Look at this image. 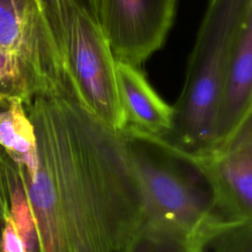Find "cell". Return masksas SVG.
Returning a JSON list of instances; mask_svg holds the SVG:
<instances>
[{
  "mask_svg": "<svg viewBox=\"0 0 252 252\" xmlns=\"http://www.w3.org/2000/svg\"><path fill=\"white\" fill-rule=\"evenodd\" d=\"M0 147L29 174L36 168V139L33 125L21 100L13 99L0 111Z\"/></svg>",
  "mask_w": 252,
  "mask_h": 252,
  "instance_id": "8fae6325",
  "label": "cell"
},
{
  "mask_svg": "<svg viewBox=\"0 0 252 252\" xmlns=\"http://www.w3.org/2000/svg\"><path fill=\"white\" fill-rule=\"evenodd\" d=\"M116 74L126 126L164 139L171 129L172 105L159 96L139 67L116 60Z\"/></svg>",
  "mask_w": 252,
  "mask_h": 252,
  "instance_id": "9c48e42d",
  "label": "cell"
},
{
  "mask_svg": "<svg viewBox=\"0 0 252 252\" xmlns=\"http://www.w3.org/2000/svg\"><path fill=\"white\" fill-rule=\"evenodd\" d=\"M118 132L139 177L147 217L179 224L213 241L249 221L228 204L204 160L130 126Z\"/></svg>",
  "mask_w": 252,
  "mask_h": 252,
  "instance_id": "7a4b0ae2",
  "label": "cell"
},
{
  "mask_svg": "<svg viewBox=\"0 0 252 252\" xmlns=\"http://www.w3.org/2000/svg\"><path fill=\"white\" fill-rule=\"evenodd\" d=\"M213 252H252V220L220 234L210 246Z\"/></svg>",
  "mask_w": 252,
  "mask_h": 252,
  "instance_id": "9a60e30c",
  "label": "cell"
},
{
  "mask_svg": "<svg viewBox=\"0 0 252 252\" xmlns=\"http://www.w3.org/2000/svg\"><path fill=\"white\" fill-rule=\"evenodd\" d=\"M177 0H98L97 18L116 60L139 67L158 50Z\"/></svg>",
  "mask_w": 252,
  "mask_h": 252,
  "instance_id": "5b68a950",
  "label": "cell"
},
{
  "mask_svg": "<svg viewBox=\"0 0 252 252\" xmlns=\"http://www.w3.org/2000/svg\"><path fill=\"white\" fill-rule=\"evenodd\" d=\"M212 242L203 233L146 216L118 252H206Z\"/></svg>",
  "mask_w": 252,
  "mask_h": 252,
  "instance_id": "30bf717a",
  "label": "cell"
},
{
  "mask_svg": "<svg viewBox=\"0 0 252 252\" xmlns=\"http://www.w3.org/2000/svg\"><path fill=\"white\" fill-rule=\"evenodd\" d=\"M251 115L252 16L247 18L237 35L222 80L213 121L212 154Z\"/></svg>",
  "mask_w": 252,
  "mask_h": 252,
  "instance_id": "52a82bcc",
  "label": "cell"
},
{
  "mask_svg": "<svg viewBox=\"0 0 252 252\" xmlns=\"http://www.w3.org/2000/svg\"><path fill=\"white\" fill-rule=\"evenodd\" d=\"M40 4L58 54L63 60L66 31L73 13L79 9L97 18L98 0H40Z\"/></svg>",
  "mask_w": 252,
  "mask_h": 252,
  "instance_id": "5bb4252c",
  "label": "cell"
},
{
  "mask_svg": "<svg viewBox=\"0 0 252 252\" xmlns=\"http://www.w3.org/2000/svg\"><path fill=\"white\" fill-rule=\"evenodd\" d=\"M5 173L10 217L15 223L27 252L37 251V236L33 216L18 165L6 154Z\"/></svg>",
  "mask_w": 252,
  "mask_h": 252,
  "instance_id": "4fadbf2b",
  "label": "cell"
},
{
  "mask_svg": "<svg viewBox=\"0 0 252 252\" xmlns=\"http://www.w3.org/2000/svg\"><path fill=\"white\" fill-rule=\"evenodd\" d=\"M1 231H2V228L0 227V252H3V249H2V246H1Z\"/></svg>",
  "mask_w": 252,
  "mask_h": 252,
  "instance_id": "ac0fdd59",
  "label": "cell"
},
{
  "mask_svg": "<svg viewBox=\"0 0 252 252\" xmlns=\"http://www.w3.org/2000/svg\"><path fill=\"white\" fill-rule=\"evenodd\" d=\"M0 49L26 63L49 94L74 92L35 0H0Z\"/></svg>",
  "mask_w": 252,
  "mask_h": 252,
  "instance_id": "8992f818",
  "label": "cell"
},
{
  "mask_svg": "<svg viewBox=\"0 0 252 252\" xmlns=\"http://www.w3.org/2000/svg\"><path fill=\"white\" fill-rule=\"evenodd\" d=\"M40 94L49 93L30 67L15 54L0 49V99L28 104Z\"/></svg>",
  "mask_w": 252,
  "mask_h": 252,
  "instance_id": "7c38bea8",
  "label": "cell"
},
{
  "mask_svg": "<svg viewBox=\"0 0 252 252\" xmlns=\"http://www.w3.org/2000/svg\"><path fill=\"white\" fill-rule=\"evenodd\" d=\"M204 160L220 191L243 220H252V115Z\"/></svg>",
  "mask_w": 252,
  "mask_h": 252,
  "instance_id": "ba28073f",
  "label": "cell"
},
{
  "mask_svg": "<svg viewBox=\"0 0 252 252\" xmlns=\"http://www.w3.org/2000/svg\"><path fill=\"white\" fill-rule=\"evenodd\" d=\"M1 246L3 252H27L24 241L11 217L6 220L2 228Z\"/></svg>",
  "mask_w": 252,
  "mask_h": 252,
  "instance_id": "2e32d148",
  "label": "cell"
},
{
  "mask_svg": "<svg viewBox=\"0 0 252 252\" xmlns=\"http://www.w3.org/2000/svg\"><path fill=\"white\" fill-rule=\"evenodd\" d=\"M10 103V100H5V99H0V111L7 108Z\"/></svg>",
  "mask_w": 252,
  "mask_h": 252,
  "instance_id": "e0dca14e",
  "label": "cell"
},
{
  "mask_svg": "<svg viewBox=\"0 0 252 252\" xmlns=\"http://www.w3.org/2000/svg\"><path fill=\"white\" fill-rule=\"evenodd\" d=\"M63 63L84 107L113 131L126 126L116 74V59L97 18L76 10L66 31Z\"/></svg>",
  "mask_w": 252,
  "mask_h": 252,
  "instance_id": "277c9868",
  "label": "cell"
},
{
  "mask_svg": "<svg viewBox=\"0 0 252 252\" xmlns=\"http://www.w3.org/2000/svg\"><path fill=\"white\" fill-rule=\"evenodd\" d=\"M35 1H36V3H37V4H38V6H39V7H40V9H41V10H42V8H41V4H40V0H35ZM42 13H43V12H42Z\"/></svg>",
  "mask_w": 252,
  "mask_h": 252,
  "instance_id": "d6986e66",
  "label": "cell"
},
{
  "mask_svg": "<svg viewBox=\"0 0 252 252\" xmlns=\"http://www.w3.org/2000/svg\"><path fill=\"white\" fill-rule=\"evenodd\" d=\"M36 139V168L19 167L33 216L36 252H118L146 216L144 193L119 132L75 94L24 104Z\"/></svg>",
  "mask_w": 252,
  "mask_h": 252,
  "instance_id": "6da1fadb",
  "label": "cell"
},
{
  "mask_svg": "<svg viewBox=\"0 0 252 252\" xmlns=\"http://www.w3.org/2000/svg\"><path fill=\"white\" fill-rule=\"evenodd\" d=\"M252 0H209L183 87L175 103L171 129L162 139L178 150L206 158L213 152V121L222 80Z\"/></svg>",
  "mask_w": 252,
  "mask_h": 252,
  "instance_id": "3957f363",
  "label": "cell"
}]
</instances>
